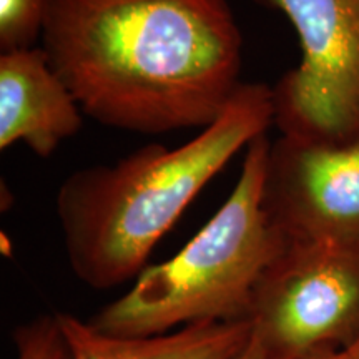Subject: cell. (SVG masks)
<instances>
[{"label":"cell","mask_w":359,"mask_h":359,"mask_svg":"<svg viewBox=\"0 0 359 359\" xmlns=\"http://www.w3.org/2000/svg\"><path fill=\"white\" fill-rule=\"evenodd\" d=\"M40 39L83 114L125 132L203 130L243 83L226 0H47Z\"/></svg>","instance_id":"1"},{"label":"cell","mask_w":359,"mask_h":359,"mask_svg":"<svg viewBox=\"0 0 359 359\" xmlns=\"http://www.w3.org/2000/svg\"><path fill=\"white\" fill-rule=\"evenodd\" d=\"M273 123V88L243 82L223 114L185 145H147L69 175L55 210L75 276L100 291L138 278L187 206Z\"/></svg>","instance_id":"2"},{"label":"cell","mask_w":359,"mask_h":359,"mask_svg":"<svg viewBox=\"0 0 359 359\" xmlns=\"http://www.w3.org/2000/svg\"><path fill=\"white\" fill-rule=\"evenodd\" d=\"M269 143L246 147L226 201L167 262L147 266L135 285L87 321L114 338H151L196 323L248 321L251 296L286 238L263 206Z\"/></svg>","instance_id":"3"},{"label":"cell","mask_w":359,"mask_h":359,"mask_svg":"<svg viewBox=\"0 0 359 359\" xmlns=\"http://www.w3.org/2000/svg\"><path fill=\"white\" fill-rule=\"evenodd\" d=\"M251 341L271 359H321L359 341V243L288 240L251 296Z\"/></svg>","instance_id":"4"},{"label":"cell","mask_w":359,"mask_h":359,"mask_svg":"<svg viewBox=\"0 0 359 359\" xmlns=\"http://www.w3.org/2000/svg\"><path fill=\"white\" fill-rule=\"evenodd\" d=\"M285 13L302 48L299 64L273 88L281 135L343 143L359 133V0H255Z\"/></svg>","instance_id":"5"},{"label":"cell","mask_w":359,"mask_h":359,"mask_svg":"<svg viewBox=\"0 0 359 359\" xmlns=\"http://www.w3.org/2000/svg\"><path fill=\"white\" fill-rule=\"evenodd\" d=\"M263 206L288 240L359 243V133L343 143H269Z\"/></svg>","instance_id":"6"},{"label":"cell","mask_w":359,"mask_h":359,"mask_svg":"<svg viewBox=\"0 0 359 359\" xmlns=\"http://www.w3.org/2000/svg\"><path fill=\"white\" fill-rule=\"evenodd\" d=\"M82 128V109L42 47L0 52V148L24 142L47 158Z\"/></svg>","instance_id":"7"},{"label":"cell","mask_w":359,"mask_h":359,"mask_svg":"<svg viewBox=\"0 0 359 359\" xmlns=\"http://www.w3.org/2000/svg\"><path fill=\"white\" fill-rule=\"evenodd\" d=\"M75 359H238L251 339L250 321L196 323L151 338H114L58 313Z\"/></svg>","instance_id":"8"},{"label":"cell","mask_w":359,"mask_h":359,"mask_svg":"<svg viewBox=\"0 0 359 359\" xmlns=\"http://www.w3.org/2000/svg\"><path fill=\"white\" fill-rule=\"evenodd\" d=\"M12 338L15 359H75L58 313L42 314L17 326Z\"/></svg>","instance_id":"9"},{"label":"cell","mask_w":359,"mask_h":359,"mask_svg":"<svg viewBox=\"0 0 359 359\" xmlns=\"http://www.w3.org/2000/svg\"><path fill=\"white\" fill-rule=\"evenodd\" d=\"M47 0H0V52L35 47Z\"/></svg>","instance_id":"10"},{"label":"cell","mask_w":359,"mask_h":359,"mask_svg":"<svg viewBox=\"0 0 359 359\" xmlns=\"http://www.w3.org/2000/svg\"><path fill=\"white\" fill-rule=\"evenodd\" d=\"M238 359H271V358H268L266 354H264L262 349H259L257 344L250 339L248 346L245 348V351L238 356Z\"/></svg>","instance_id":"11"},{"label":"cell","mask_w":359,"mask_h":359,"mask_svg":"<svg viewBox=\"0 0 359 359\" xmlns=\"http://www.w3.org/2000/svg\"><path fill=\"white\" fill-rule=\"evenodd\" d=\"M321 359H359V341L354 346L346 349V351L331 354V356H325Z\"/></svg>","instance_id":"12"}]
</instances>
